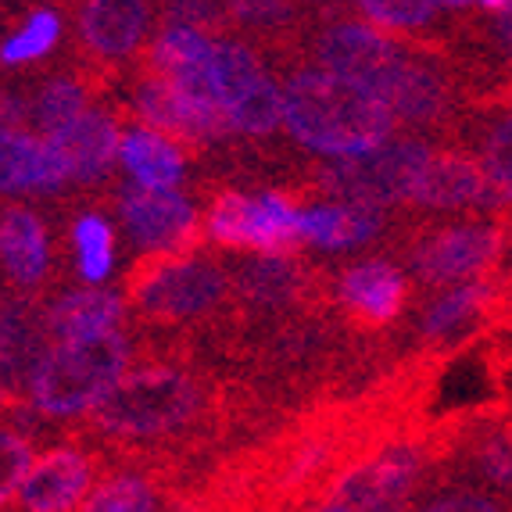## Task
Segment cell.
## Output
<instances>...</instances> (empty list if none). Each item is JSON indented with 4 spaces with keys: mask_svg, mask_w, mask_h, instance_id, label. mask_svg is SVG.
<instances>
[{
    "mask_svg": "<svg viewBox=\"0 0 512 512\" xmlns=\"http://www.w3.org/2000/svg\"><path fill=\"white\" fill-rule=\"evenodd\" d=\"M69 183V169L47 137L26 129H0V194H58Z\"/></svg>",
    "mask_w": 512,
    "mask_h": 512,
    "instance_id": "obj_16",
    "label": "cell"
},
{
    "mask_svg": "<svg viewBox=\"0 0 512 512\" xmlns=\"http://www.w3.org/2000/svg\"><path fill=\"white\" fill-rule=\"evenodd\" d=\"M126 308L122 298L111 291H72L65 298L47 305V330L61 341H76V337H97L111 333L122 323Z\"/></svg>",
    "mask_w": 512,
    "mask_h": 512,
    "instance_id": "obj_19",
    "label": "cell"
},
{
    "mask_svg": "<svg viewBox=\"0 0 512 512\" xmlns=\"http://www.w3.org/2000/svg\"><path fill=\"white\" fill-rule=\"evenodd\" d=\"M226 119H230L233 133H248V137H269L276 133L283 122V90H276V83L269 76L258 79L248 94H240L230 104Z\"/></svg>",
    "mask_w": 512,
    "mask_h": 512,
    "instance_id": "obj_24",
    "label": "cell"
},
{
    "mask_svg": "<svg viewBox=\"0 0 512 512\" xmlns=\"http://www.w3.org/2000/svg\"><path fill=\"white\" fill-rule=\"evenodd\" d=\"M0 319H4V298H0Z\"/></svg>",
    "mask_w": 512,
    "mask_h": 512,
    "instance_id": "obj_34",
    "label": "cell"
},
{
    "mask_svg": "<svg viewBox=\"0 0 512 512\" xmlns=\"http://www.w3.org/2000/svg\"><path fill=\"white\" fill-rule=\"evenodd\" d=\"M283 122L308 151L362 158L391 144L398 119L362 86L323 69H298L283 86Z\"/></svg>",
    "mask_w": 512,
    "mask_h": 512,
    "instance_id": "obj_1",
    "label": "cell"
},
{
    "mask_svg": "<svg viewBox=\"0 0 512 512\" xmlns=\"http://www.w3.org/2000/svg\"><path fill=\"white\" fill-rule=\"evenodd\" d=\"M119 212L140 255H197L205 248V226L197 219L190 197L176 190L129 187L119 197Z\"/></svg>",
    "mask_w": 512,
    "mask_h": 512,
    "instance_id": "obj_9",
    "label": "cell"
},
{
    "mask_svg": "<svg viewBox=\"0 0 512 512\" xmlns=\"http://www.w3.org/2000/svg\"><path fill=\"white\" fill-rule=\"evenodd\" d=\"M61 40V11H33L29 22L15 36L0 43V65H26L43 54H51Z\"/></svg>",
    "mask_w": 512,
    "mask_h": 512,
    "instance_id": "obj_26",
    "label": "cell"
},
{
    "mask_svg": "<svg viewBox=\"0 0 512 512\" xmlns=\"http://www.w3.org/2000/svg\"><path fill=\"white\" fill-rule=\"evenodd\" d=\"M316 512H348V509H344V505H323V509H316Z\"/></svg>",
    "mask_w": 512,
    "mask_h": 512,
    "instance_id": "obj_33",
    "label": "cell"
},
{
    "mask_svg": "<svg viewBox=\"0 0 512 512\" xmlns=\"http://www.w3.org/2000/svg\"><path fill=\"white\" fill-rule=\"evenodd\" d=\"M33 470V444L15 427H0V505L15 495Z\"/></svg>",
    "mask_w": 512,
    "mask_h": 512,
    "instance_id": "obj_28",
    "label": "cell"
},
{
    "mask_svg": "<svg viewBox=\"0 0 512 512\" xmlns=\"http://www.w3.org/2000/svg\"><path fill=\"white\" fill-rule=\"evenodd\" d=\"M108 466L90 444H58L26 473L11 512H79Z\"/></svg>",
    "mask_w": 512,
    "mask_h": 512,
    "instance_id": "obj_11",
    "label": "cell"
},
{
    "mask_svg": "<svg viewBox=\"0 0 512 512\" xmlns=\"http://www.w3.org/2000/svg\"><path fill=\"white\" fill-rule=\"evenodd\" d=\"M72 240H76V269L86 283L108 280L115 265V237L111 226L97 212H83L72 222Z\"/></svg>",
    "mask_w": 512,
    "mask_h": 512,
    "instance_id": "obj_25",
    "label": "cell"
},
{
    "mask_svg": "<svg viewBox=\"0 0 512 512\" xmlns=\"http://www.w3.org/2000/svg\"><path fill=\"white\" fill-rule=\"evenodd\" d=\"M405 54H409V43L394 40L366 22H330L326 29H319L312 43V58L323 65V72L348 79L362 90H373Z\"/></svg>",
    "mask_w": 512,
    "mask_h": 512,
    "instance_id": "obj_13",
    "label": "cell"
},
{
    "mask_svg": "<svg viewBox=\"0 0 512 512\" xmlns=\"http://www.w3.org/2000/svg\"><path fill=\"white\" fill-rule=\"evenodd\" d=\"M129 341L119 330L58 341L29 384V409L40 416H86L126 376Z\"/></svg>",
    "mask_w": 512,
    "mask_h": 512,
    "instance_id": "obj_3",
    "label": "cell"
},
{
    "mask_svg": "<svg viewBox=\"0 0 512 512\" xmlns=\"http://www.w3.org/2000/svg\"><path fill=\"white\" fill-rule=\"evenodd\" d=\"M416 512H512V502L491 491H473V487H459L448 495L430 498L427 505H419Z\"/></svg>",
    "mask_w": 512,
    "mask_h": 512,
    "instance_id": "obj_30",
    "label": "cell"
},
{
    "mask_svg": "<svg viewBox=\"0 0 512 512\" xmlns=\"http://www.w3.org/2000/svg\"><path fill=\"white\" fill-rule=\"evenodd\" d=\"M480 165L512 205V115L498 119L480 140Z\"/></svg>",
    "mask_w": 512,
    "mask_h": 512,
    "instance_id": "obj_27",
    "label": "cell"
},
{
    "mask_svg": "<svg viewBox=\"0 0 512 512\" xmlns=\"http://www.w3.org/2000/svg\"><path fill=\"white\" fill-rule=\"evenodd\" d=\"M412 287L405 273L387 258H369L337 273L333 280V305L341 312V323L355 337H380L405 316Z\"/></svg>",
    "mask_w": 512,
    "mask_h": 512,
    "instance_id": "obj_8",
    "label": "cell"
},
{
    "mask_svg": "<svg viewBox=\"0 0 512 512\" xmlns=\"http://www.w3.org/2000/svg\"><path fill=\"white\" fill-rule=\"evenodd\" d=\"M205 237L226 251H262L269 255H298L305 226L291 190H265L248 197L240 190H219L205 208Z\"/></svg>",
    "mask_w": 512,
    "mask_h": 512,
    "instance_id": "obj_7",
    "label": "cell"
},
{
    "mask_svg": "<svg viewBox=\"0 0 512 512\" xmlns=\"http://www.w3.org/2000/svg\"><path fill=\"white\" fill-rule=\"evenodd\" d=\"M434 147L423 140H391L387 147L362 158H341V162L319 165L305 172L298 187H291L294 201L305 197H337L341 205H359L384 212L391 205H409L419 172L430 162Z\"/></svg>",
    "mask_w": 512,
    "mask_h": 512,
    "instance_id": "obj_5",
    "label": "cell"
},
{
    "mask_svg": "<svg viewBox=\"0 0 512 512\" xmlns=\"http://www.w3.org/2000/svg\"><path fill=\"white\" fill-rule=\"evenodd\" d=\"M144 119V129L151 133H162L165 140L180 147V151H201L205 144L215 140H226L233 133L230 119L219 104L197 101L180 86L165 83L158 76H147L137 90V108H133Z\"/></svg>",
    "mask_w": 512,
    "mask_h": 512,
    "instance_id": "obj_12",
    "label": "cell"
},
{
    "mask_svg": "<svg viewBox=\"0 0 512 512\" xmlns=\"http://www.w3.org/2000/svg\"><path fill=\"white\" fill-rule=\"evenodd\" d=\"M509 441H512V416H509Z\"/></svg>",
    "mask_w": 512,
    "mask_h": 512,
    "instance_id": "obj_35",
    "label": "cell"
},
{
    "mask_svg": "<svg viewBox=\"0 0 512 512\" xmlns=\"http://www.w3.org/2000/svg\"><path fill=\"white\" fill-rule=\"evenodd\" d=\"M0 265L22 291H36L51 269V240L47 226L29 208H0Z\"/></svg>",
    "mask_w": 512,
    "mask_h": 512,
    "instance_id": "obj_17",
    "label": "cell"
},
{
    "mask_svg": "<svg viewBox=\"0 0 512 512\" xmlns=\"http://www.w3.org/2000/svg\"><path fill=\"white\" fill-rule=\"evenodd\" d=\"M477 15H484L487 43L498 47V54L512 69V0H484L477 4Z\"/></svg>",
    "mask_w": 512,
    "mask_h": 512,
    "instance_id": "obj_31",
    "label": "cell"
},
{
    "mask_svg": "<svg viewBox=\"0 0 512 512\" xmlns=\"http://www.w3.org/2000/svg\"><path fill=\"white\" fill-rule=\"evenodd\" d=\"M119 158L137 176V187L144 190H172L183 180V151L151 129L122 133Z\"/></svg>",
    "mask_w": 512,
    "mask_h": 512,
    "instance_id": "obj_21",
    "label": "cell"
},
{
    "mask_svg": "<svg viewBox=\"0 0 512 512\" xmlns=\"http://www.w3.org/2000/svg\"><path fill=\"white\" fill-rule=\"evenodd\" d=\"M162 15L172 26L194 29V33H226L233 29V8L230 4H165Z\"/></svg>",
    "mask_w": 512,
    "mask_h": 512,
    "instance_id": "obj_29",
    "label": "cell"
},
{
    "mask_svg": "<svg viewBox=\"0 0 512 512\" xmlns=\"http://www.w3.org/2000/svg\"><path fill=\"white\" fill-rule=\"evenodd\" d=\"M122 291L147 326H194L190 337L233 312V276L201 251L140 255Z\"/></svg>",
    "mask_w": 512,
    "mask_h": 512,
    "instance_id": "obj_2",
    "label": "cell"
},
{
    "mask_svg": "<svg viewBox=\"0 0 512 512\" xmlns=\"http://www.w3.org/2000/svg\"><path fill=\"white\" fill-rule=\"evenodd\" d=\"M409 205L430 208V212H452V208H491V212H509V197L495 187V180L484 172L480 158L455 147L430 154V162L419 172L412 187Z\"/></svg>",
    "mask_w": 512,
    "mask_h": 512,
    "instance_id": "obj_14",
    "label": "cell"
},
{
    "mask_svg": "<svg viewBox=\"0 0 512 512\" xmlns=\"http://www.w3.org/2000/svg\"><path fill=\"white\" fill-rule=\"evenodd\" d=\"M437 452L430 441V427L391 441L341 480L333 505L348 512H405L419 509V495L437 477Z\"/></svg>",
    "mask_w": 512,
    "mask_h": 512,
    "instance_id": "obj_6",
    "label": "cell"
},
{
    "mask_svg": "<svg viewBox=\"0 0 512 512\" xmlns=\"http://www.w3.org/2000/svg\"><path fill=\"white\" fill-rule=\"evenodd\" d=\"M47 140L61 154V162L69 169V180L94 187V183H104L111 176V162L119 154L122 133L115 115L90 108L79 122H72L69 129H61V133H54Z\"/></svg>",
    "mask_w": 512,
    "mask_h": 512,
    "instance_id": "obj_15",
    "label": "cell"
},
{
    "mask_svg": "<svg viewBox=\"0 0 512 512\" xmlns=\"http://www.w3.org/2000/svg\"><path fill=\"white\" fill-rule=\"evenodd\" d=\"M301 226H305V240L323 251H348L373 244L391 230V219L376 208L359 205H319L301 212Z\"/></svg>",
    "mask_w": 512,
    "mask_h": 512,
    "instance_id": "obj_18",
    "label": "cell"
},
{
    "mask_svg": "<svg viewBox=\"0 0 512 512\" xmlns=\"http://www.w3.org/2000/svg\"><path fill=\"white\" fill-rule=\"evenodd\" d=\"M265 79L258 51H251L248 43L237 40H219L208 54L205 79H201V101L219 104V108H230L240 94H248L251 86Z\"/></svg>",
    "mask_w": 512,
    "mask_h": 512,
    "instance_id": "obj_20",
    "label": "cell"
},
{
    "mask_svg": "<svg viewBox=\"0 0 512 512\" xmlns=\"http://www.w3.org/2000/svg\"><path fill=\"white\" fill-rule=\"evenodd\" d=\"M405 512H416V509H405Z\"/></svg>",
    "mask_w": 512,
    "mask_h": 512,
    "instance_id": "obj_36",
    "label": "cell"
},
{
    "mask_svg": "<svg viewBox=\"0 0 512 512\" xmlns=\"http://www.w3.org/2000/svg\"><path fill=\"white\" fill-rule=\"evenodd\" d=\"M33 115V104H26L11 90H0V129H22Z\"/></svg>",
    "mask_w": 512,
    "mask_h": 512,
    "instance_id": "obj_32",
    "label": "cell"
},
{
    "mask_svg": "<svg viewBox=\"0 0 512 512\" xmlns=\"http://www.w3.org/2000/svg\"><path fill=\"white\" fill-rule=\"evenodd\" d=\"M94 94H101V86L90 76H54L47 86H40V94L33 101V119L40 122V129L47 137L69 129L72 122H79L90 111Z\"/></svg>",
    "mask_w": 512,
    "mask_h": 512,
    "instance_id": "obj_23",
    "label": "cell"
},
{
    "mask_svg": "<svg viewBox=\"0 0 512 512\" xmlns=\"http://www.w3.org/2000/svg\"><path fill=\"white\" fill-rule=\"evenodd\" d=\"M512 248L509 222L430 219L405 226L402 251L423 287H466L495 276Z\"/></svg>",
    "mask_w": 512,
    "mask_h": 512,
    "instance_id": "obj_4",
    "label": "cell"
},
{
    "mask_svg": "<svg viewBox=\"0 0 512 512\" xmlns=\"http://www.w3.org/2000/svg\"><path fill=\"white\" fill-rule=\"evenodd\" d=\"M72 15H76L79 47L86 54L83 72L94 76L97 83H108L111 69L133 58L144 43L154 8L140 0H90V4L72 8Z\"/></svg>",
    "mask_w": 512,
    "mask_h": 512,
    "instance_id": "obj_10",
    "label": "cell"
},
{
    "mask_svg": "<svg viewBox=\"0 0 512 512\" xmlns=\"http://www.w3.org/2000/svg\"><path fill=\"white\" fill-rule=\"evenodd\" d=\"M351 11L366 18V26L380 29V33H387V36L398 33V40H405V43H423L430 29L441 26L437 18L455 15L459 4H405V0L391 4V0H362V4H355Z\"/></svg>",
    "mask_w": 512,
    "mask_h": 512,
    "instance_id": "obj_22",
    "label": "cell"
}]
</instances>
